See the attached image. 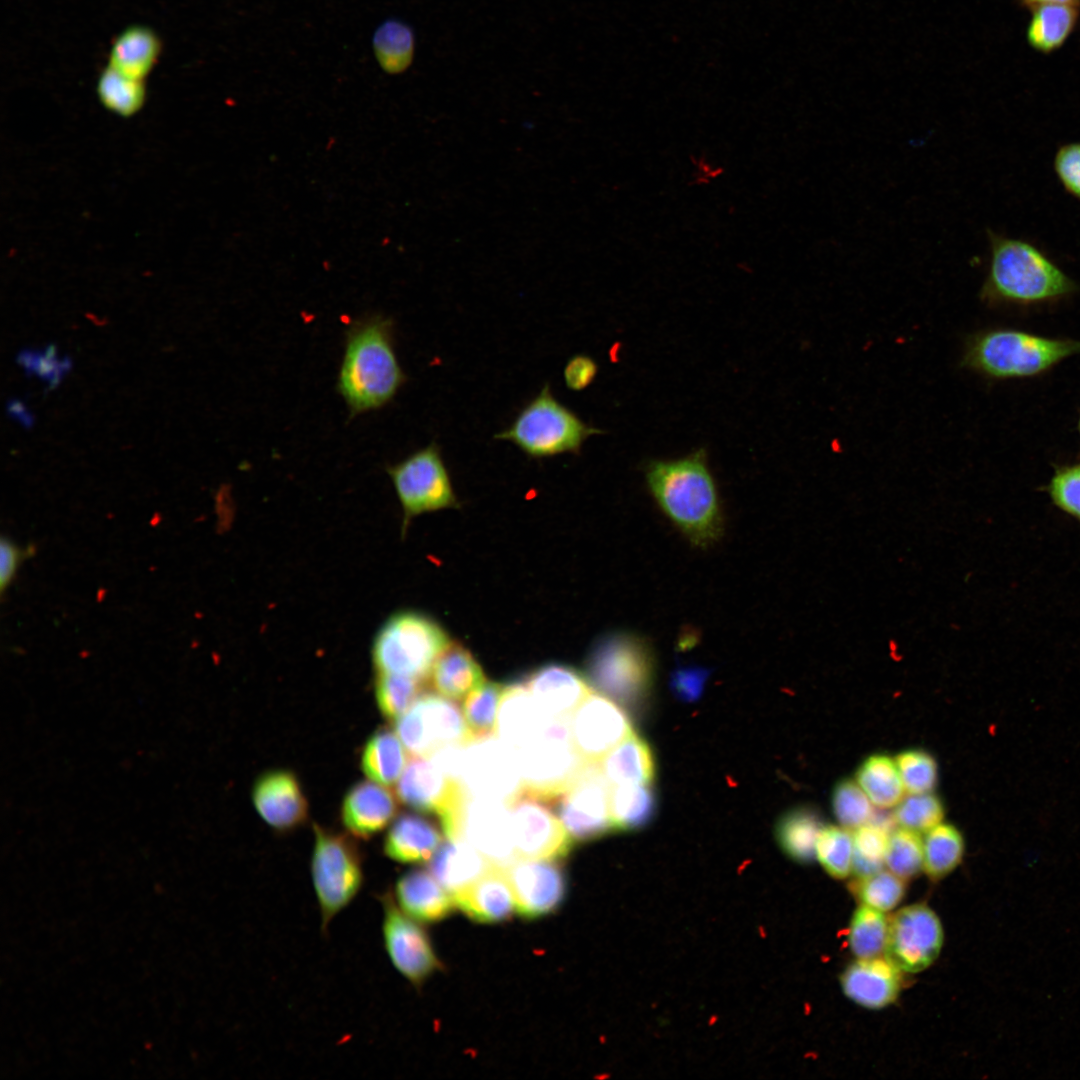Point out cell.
Instances as JSON below:
<instances>
[{"instance_id": "obj_1", "label": "cell", "mask_w": 1080, "mask_h": 1080, "mask_svg": "<svg viewBox=\"0 0 1080 1080\" xmlns=\"http://www.w3.org/2000/svg\"><path fill=\"white\" fill-rule=\"evenodd\" d=\"M406 381L395 352L393 320L382 314L354 320L346 331L337 381L350 416L387 405Z\"/></svg>"}, {"instance_id": "obj_2", "label": "cell", "mask_w": 1080, "mask_h": 1080, "mask_svg": "<svg viewBox=\"0 0 1080 1080\" xmlns=\"http://www.w3.org/2000/svg\"><path fill=\"white\" fill-rule=\"evenodd\" d=\"M645 477L659 508L691 544L706 548L718 541L723 515L704 449L676 460H652Z\"/></svg>"}, {"instance_id": "obj_3", "label": "cell", "mask_w": 1080, "mask_h": 1080, "mask_svg": "<svg viewBox=\"0 0 1080 1080\" xmlns=\"http://www.w3.org/2000/svg\"><path fill=\"white\" fill-rule=\"evenodd\" d=\"M990 261L980 298L986 304L1032 307L1063 301L1078 284L1033 244L988 232Z\"/></svg>"}, {"instance_id": "obj_4", "label": "cell", "mask_w": 1080, "mask_h": 1080, "mask_svg": "<svg viewBox=\"0 0 1080 1080\" xmlns=\"http://www.w3.org/2000/svg\"><path fill=\"white\" fill-rule=\"evenodd\" d=\"M1078 354L1077 339L996 327L969 336L961 361L963 367L990 379H1025L1045 374Z\"/></svg>"}, {"instance_id": "obj_5", "label": "cell", "mask_w": 1080, "mask_h": 1080, "mask_svg": "<svg viewBox=\"0 0 1080 1080\" xmlns=\"http://www.w3.org/2000/svg\"><path fill=\"white\" fill-rule=\"evenodd\" d=\"M602 433L558 401L545 383L494 439L509 441L528 457L542 459L563 453L579 454L586 439Z\"/></svg>"}, {"instance_id": "obj_6", "label": "cell", "mask_w": 1080, "mask_h": 1080, "mask_svg": "<svg viewBox=\"0 0 1080 1080\" xmlns=\"http://www.w3.org/2000/svg\"><path fill=\"white\" fill-rule=\"evenodd\" d=\"M450 643L446 631L431 617L417 611H399L378 629L371 649L372 661L377 673L425 680Z\"/></svg>"}, {"instance_id": "obj_7", "label": "cell", "mask_w": 1080, "mask_h": 1080, "mask_svg": "<svg viewBox=\"0 0 1080 1080\" xmlns=\"http://www.w3.org/2000/svg\"><path fill=\"white\" fill-rule=\"evenodd\" d=\"M585 677L597 692L623 706L637 707L652 688V652L646 641L635 634H608L588 656Z\"/></svg>"}, {"instance_id": "obj_8", "label": "cell", "mask_w": 1080, "mask_h": 1080, "mask_svg": "<svg viewBox=\"0 0 1080 1080\" xmlns=\"http://www.w3.org/2000/svg\"><path fill=\"white\" fill-rule=\"evenodd\" d=\"M514 752L522 777L521 793L550 804L568 788L586 763L572 743L569 719H553L544 733Z\"/></svg>"}, {"instance_id": "obj_9", "label": "cell", "mask_w": 1080, "mask_h": 1080, "mask_svg": "<svg viewBox=\"0 0 1080 1080\" xmlns=\"http://www.w3.org/2000/svg\"><path fill=\"white\" fill-rule=\"evenodd\" d=\"M314 891L321 913V929L358 895L364 882L362 859L357 846L342 834L315 826L311 862Z\"/></svg>"}, {"instance_id": "obj_10", "label": "cell", "mask_w": 1080, "mask_h": 1080, "mask_svg": "<svg viewBox=\"0 0 1080 1080\" xmlns=\"http://www.w3.org/2000/svg\"><path fill=\"white\" fill-rule=\"evenodd\" d=\"M448 839H461L492 865L506 868L517 860L511 810L508 803L477 797L466 790L441 822Z\"/></svg>"}, {"instance_id": "obj_11", "label": "cell", "mask_w": 1080, "mask_h": 1080, "mask_svg": "<svg viewBox=\"0 0 1080 1080\" xmlns=\"http://www.w3.org/2000/svg\"><path fill=\"white\" fill-rule=\"evenodd\" d=\"M403 508L402 529L425 512L458 507L449 472L435 441L387 467Z\"/></svg>"}, {"instance_id": "obj_12", "label": "cell", "mask_w": 1080, "mask_h": 1080, "mask_svg": "<svg viewBox=\"0 0 1080 1080\" xmlns=\"http://www.w3.org/2000/svg\"><path fill=\"white\" fill-rule=\"evenodd\" d=\"M609 786L600 762H586L551 804L573 841L588 842L615 832Z\"/></svg>"}, {"instance_id": "obj_13", "label": "cell", "mask_w": 1080, "mask_h": 1080, "mask_svg": "<svg viewBox=\"0 0 1080 1080\" xmlns=\"http://www.w3.org/2000/svg\"><path fill=\"white\" fill-rule=\"evenodd\" d=\"M460 783L471 795L509 805L523 789L514 750L494 736L466 744Z\"/></svg>"}, {"instance_id": "obj_14", "label": "cell", "mask_w": 1080, "mask_h": 1080, "mask_svg": "<svg viewBox=\"0 0 1080 1080\" xmlns=\"http://www.w3.org/2000/svg\"><path fill=\"white\" fill-rule=\"evenodd\" d=\"M395 729L406 750L414 756L428 757L443 745L467 744L473 740L458 706L431 693L420 695L397 719Z\"/></svg>"}, {"instance_id": "obj_15", "label": "cell", "mask_w": 1080, "mask_h": 1080, "mask_svg": "<svg viewBox=\"0 0 1080 1080\" xmlns=\"http://www.w3.org/2000/svg\"><path fill=\"white\" fill-rule=\"evenodd\" d=\"M943 940L937 914L922 903L908 905L889 917L884 955L903 972L918 973L935 962Z\"/></svg>"}, {"instance_id": "obj_16", "label": "cell", "mask_w": 1080, "mask_h": 1080, "mask_svg": "<svg viewBox=\"0 0 1080 1080\" xmlns=\"http://www.w3.org/2000/svg\"><path fill=\"white\" fill-rule=\"evenodd\" d=\"M383 908L382 935L393 966L409 982L420 986L440 968L428 934L405 914L390 893L378 896Z\"/></svg>"}, {"instance_id": "obj_17", "label": "cell", "mask_w": 1080, "mask_h": 1080, "mask_svg": "<svg viewBox=\"0 0 1080 1080\" xmlns=\"http://www.w3.org/2000/svg\"><path fill=\"white\" fill-rule=\"evenodd\" d=\"M509 806L517 859L558 860L569 854L574 841L549 802L521 793Z\"/></svg>"}, {"instance_id": "obj_18", "label": "cell", "mask_w": 1080, "mask_h": 1080, "mask_svg": "<svg viewBox=\"0 0 1080 1080\" xmlns=\"http://www.w3.org/2000/svg\"><path fill=\"white\" fill-rule=\"evenodd\" d=\"M569 727L574 748L585 762H600L634 731L618 703L595 690L572 713Z\"/></svg>"}, {"instance_id": "obj_19", "label": "cell", "mask_w": 1080, "mask_h": 1080, "mask_svg": "<svg viewBox=\"0 0 1080 1080\" xmlns=\"http://www.w3.org/2000/svg\"><path fill=\"white\" fill-rule=\"evenodd\" d=\"M511 884L516 911L537 918L556 910L566 893L563 868L551 859H517L504 868Z\"/></svg>"}, {"instance_id": "obj_20", "label": "cell", "mask_w": 1080, "mask_h": 1080, "mask_svg": "<svg viewBox=\"0 0 1080 1080\" xmlns=\"http://www.w3.org/2000/svg\"><path fill=\"white\" fill-rule=\"evenodd\" d=\"M902 970L885 955L857 959L841 974L843 993L867 1009H882L892 1004L902 989Z\"/></svg>"}, {"instance_id": "obj_21", "label": "cell", "mask_w": 1080, "mask_h": 1080, "mask_svg": "<svg viewBox=\"0 0 1080 1080\" xmlns=\"http://www.w3.org/2000/svg\"><path fill=\"white\" fill-rule=\"evenodd\" d=\"M523 683L544 712L555 719H570L593 691L585 676L564 664L541 666Z\"/></svg>"}, {"instance_id": "obj_22", "label": "cell", "mask_w": 1080, "mask_h": 1080, "mask_svg": "<svg viewBox=\"0 0 1080 1080\" xmlns=\"http://www.w3.org/2000/svg\"><path fill=\"white\" fill-rule=\"evenodd\" d=\"M252 799L259 815L278 830L302 824L308 804L295 775L286 770L270 771L256 781Z\"/></svg>"}, {"instance_id": "obj_23", "label": "cell", "mask_w": 1080, "mask_h": 1080, "mask_svg": "<svg viewBox=\"0 0 1080 1080\" xmlns=\"http://www.w3.org/2000/svg\"><path fill=\"white\" fill-rule=\"evenodd\" d=\"M553 719L539 706L523 681L504 686L496 733L513 750L544 733Z\"/></svg>"}, {"instance_id": "obj_24", "label": "cell", "mask_w": 1080, "mask_h": 1080, "mask_svg": "<svg viewBox=\"0 0 1080 1080\" xmlns=\"http://www.w3.org/2000/svg\"><path fill=\"white\" fill-rule=\"evenodd\" d=\"M461 787L460 783L448 779L429 758L415 756L402 773L397 796L409 808L439 817Z\"/></svg>"}, {"instance_id": "obj_25", "label": "cell", "mask_w": 1080, "mask_h": 1080, "mask_svg": "<svg viewBox=\"0 0 1080 1080\" xmlns=\"http://www.w3.org/2000/svg\"><path fill=\"white\" fill-rule=\"evenodd\" d=\"M396 812V799L388 789L363 781L354 785L346 794L342 806V820L352 835L368 839L383 830Z\"/></svg>"}, {"instance_id": "obj_26", "label": "cell", "mask_w": 1080, "mask_h": 1080, "mask_svg": "<svg viewBox=\"0 0 1080 1080\" xmlns=\"http://www.w3.org/2000/svg\"><path fill=\"white\" fill-rule=\"evenodd\" d=\"M453 898L458 909L480 923L506 920L516 910L514 893L505 870L496 866L453 895Z\"/></svg>"}, {"instance_id": "obj_27", "label": "cell", "mask_w": 1080, "mask_h": 1080, "mask_svg": "<svg viewBox=\"0 0 1080 1080\" xmlns=\"http://www.w3.org/2000/svg\"><path fill=\"white\" fill-rule=\"evenodd\" d=\"M394 899L405 914L425 923L446 918L456 907L452 894L423 870L402 875L396 882Z\"/></svg>"}, {"instance_id": "obj_28", "label": "cell", "mask_w": 1080, "mask_h": 1080, "mask_svg": "<svg viewBox=\"0 0 1080 1080\" xmlns=\"http://www.w3.org/2000/svg\"><path fill=\"white\" fill-rule=\"evenodd\" d=\"M493 867L478 850L461 839L447 838L429 860L430 873L452 896Z\"/></svg>"}, {"instance_id": "obj_29", "label": "cell", "mask_w": 1080, "mask_h": 1080, "mask_svg": "<svg viewBox=\"0 0 1080 1080\" xmlns=\"http://www.w3.org/2000/svg\"><path fill=\"white\" fill-rule=\"evenodd\" d=\"M441 842L440 830L431 820L406 813L400 815L390 827L384 842V853L400 863H423L431 859Z\"/></svg>"}, {"instance_id": "obj_30", "label": "cell", "mask_w": 1080, "mask_h": 1080, "mask_svg": "<svg viewBox=\"0 0 1080 1080\" xmlns=\"http://www.w3.org/2000/svg\"><path fill=\"white\" fill-rule=\"evenodd\" d=\"M429 676L432 688L452 700L463 699L486 681L472 653L452 642L436 659Z\"/></svg>"}, {"instance_id": "obj_31", "label": "cell", "mask_w": 1080, "mask_h": 1080, "mask_svg": "<svg viewBox=\"0 0 1080 1080\" xmlns=\"http://www.w3.org/2000/svg\"><path fill=\"white\" fill-rule=\"evenodd\" d=\"M161 42L149 27L132 25L114 39L108 65L121 74L144 80L157 63Z\"/></svg>"}, {"instance_id": "obj_32", "label": "cell", "mask_w": 1080, "mask_h": 1080, "mask_svg": "<svg viewBox=\"0 0 1080 1080\" xmlns=\"http://www.w3.org/2000/svg\"><path fill=\"white\" fill-rule=\"evenodd\" d=\"M611 785L652 784L655 778V759L645 739L635 731L612 748L600 761Z\"/></svg>"}, {"instance_id": "obj_33", "label": "cell", "mask_w": 1080, "mask_h": 1080, "mask_svg": "<svg viewBox=\"0 0 1080 1080\" xmlns=\"http://www.w3.org/2000/svg\"><path fill=\"white\" fill-rule=\"evenodd\" d=\"M372 50L379 67L389 75L406 72L416 51L413 27L398 17L383 20L372 35Z\"/></svg>"}, {"instance_id": "obj_34", "label": "cell", "mask_w": 1080, "mask_h": 1080, "mask_svg": "<svg viewBox=\"0 0 1080 1080\" xmlns=\"http://www.w3.org/2000/svg\"><path fill=\"white\" fill-rule=\"evenodd\" d=\"M855 781L879 809L893 808L905 797L906 790L895 759L885 753L866 757L856 769Z\"/></svg>"}, {"instance_id": "obj_35", "label": "cell", "mask_w": 1080, "mask_h": 1080, "mask_svg": "<svg viewBox=\"0 0 1080 1080\" xmlns=\"http://www.w3.org/2000/svg\"><path fill=\"white\" fill-rule=\"evenodd\" d=\"M823 826L816 808L799 806L785 812L776 826V838L784 853L792 860L807 864L815 858L817 835Z\"/></svg>"}, {"instance_id": "obj_36", "label": "cell", "mask_w": 1080, "mask_h": 1080, "mask_svg": "<svg viewBox=\"0 0 1080 1080\" xmlns=\"http://www.w3.org/2000/svg\"><path fill=\"white\" fill-rule=\"evenodd\" d=\"M1079 8L1056 3L1032 8V18L1026 33L1030 46L1043 53L1060 48L1077 25Z\"/></svg>"}, {"instance_id": "obj_37", "label": "cell", "mask_w": 1080, "mask_h": 1080, "mask_svg": "<svg viewBox=\"0 0 1080 1080\" xmlns=\"http://www.w3.org/2000/svg\"><path fill=\"white\" fill-rule=\"evenodd\" d=\"M399 736L387 729L376 731L367 741L362 757L361 768L372 781L381 785L392 786L401 775L407 755Z\"/></svg>"}, {"instance_id": "obj_38", "label": "cell", "mask_w": 1080, "mask_h": 1080, "mask_svg": "<svg viewBox=\"0 0 1080 1080\" xmlns=\"http://www.w3.org/2000/svg\"><path fill=\"white\" fill-rule=\"evenodd\" d=\"M656 808L657 799L652 784H617L611 789L610 811L615 832L643 828L653 819Z\"/></svg>"}, {"instance_id": "obj_39", "label": "cell", "mask_w": 1080, "mask_h": 1080, "mask_svg": "<svg viewBox=\"0 0 1080 1080\" xmlns=\"http://www.w3.org/2000/svg\"><path fill=\"white\" fill-rule=\"evenodd\" d=\"M965 841L962 832L951 823H940L923 838V872L933 881L954 871L962 862Z\"/></svg>"}, {"instance_id": "obj_40", "label": "cell", "mask_w": 1080, "mask_h": 1080, "mask_svg": "<svg viewBox=\"0 0 1080 1080\" xmlns=\"http://www.w3.org/2000/svg\"><path fill=\"white\" fill-rule=\"evenodd\" d=\"M888 921L884 912L861 905L853 913L848 928V944L857 959L884 955Z\"/></svg>"}, {"instance_id": "obj_41", "label": "cell", "mask_w": 1080, "mask_h": 1080, "mask_svg": "<svg viewBox=\"0 0 1080 1080\" xmlns=\"http://www.w3.org/2000/svg\"><path fill=\"white\" fill-rule=\"evenodd\" d=\"M96 91L105 108L123 117L137 113L146 97L144 80L125 76L109 65L100 73Z\"/></svg>"}, {"instance_id": "obj_42", "label": "cell", "mask_w": 1080, "mask_h": 1080, "mask_svg": "<svg viewBox=\"0 0 1080 1080\" xmlns=\"http://www.w3.org/2000/svg\"><path fill=\"white\" fill-rule=\"evenodd\" d=\"M849 891L861 904L881 912L893 910L903 899L906 881L884 868L863 877H854Z\"/></svg>"}, {"instance_id": "obj_43", "label": "cell", "mask_w": 1080, "mask_h": 1080, "mask_svg": "<svg viewBox=\"0 0 1080 1080\" xmlns=\"http://www.w3.org/2000/svg\"><path fill=\"white\" fill-rule=\"evenodd\" d=\"M815 856L832 878H847L852 874V834L840 825L823 824L817 835Z\"/></svg>"}, {"instance_id": "obj_44", "label": "cell", "mask_w": 1080, "mask_h": 1080, "mask_svg": "<svg viewBox=\"0 0 1080 1080\" xmlns=\"http://www.w3.org/2000/svg\"><path fill=\"white\" fill-rule=\"evenodd\" d=\"M503 690L504 685L485 681L465 697L463 717L473 740L493 735Z\"/></svg>"}, {"instance_id": "obj_45", "label": "cell", "mask_w": 1080, "mask_h": 1080, "mask_svg": "<svg viewBox=\"0 0 1080 1080\" xmlns=\"http://www.w3.org/2000/svg\"><path fill=\"white\" fill-rule=\"evenodd\" d=\"M884 862L905 881L916 877L923 871V838L916 831L896 827L889 834Z\"/></svg>"}, {"instance_id": "obj_46", "label": "cell", "mask_w": 1080, "mask_h": 1080, "mask_svg": "<svg viewBox=\"0 0 1080 1080\" xmlns=\"http://www.w3.org/2000/svg\"><path fill=\"white\" fill-rule=\"evenodd\" d=\"M831 805L839 825L848 830H854L870 822L876 812L873 803L862 788L850 778H843L835 784Z\"/></svg>"}, {"instance_id": "obj_47", "label": "cell", "mask_w": 1080, "mask_h": 1080, "mask_svg": "<svg viewBox=\"0 0 1080 1080\" xmlns=\"http://www.w3.org/2000/svg\"><path fill=\"white\" fill-rule=\"evenodd\" d=\"M890 833L874 822H868L854 829L852 833V874L854 877L867 876L884 868Z\"/></svg>"}, {"instance_id": "obj_48", "label": "cell", "mask_w": 1080, "mask_h": 1080, "mask_svg": "<svg viewBox=\"0 0 1080 1080\" xmlns=\"http://www.w3.org/2000/svg\"><path fill=\"white\" fill-rule=\"evenodd\" d=\"M422 680L389 673H377L375 695L378 708L389 720H397L421 695Z\"/></svg>"}, {"instance_id": "obj_49", "label": "cell", "mask_w": 1080, "mask_h": 1080, "mask_svg": "<svg viewBox=\"0 0 1080 1080\" xmlns=\"http://www.w3.org/2000/svg\"><path fill=\"white\" fill-rule=\"evenodd\" d=\"M892 813L898 827L920 833L942 822L945 807L942 799L933 792L909 794L895 806Z\"/></svg>"}, {"instance_id": "obj_50", "label": "cell", "mask_w": 1080, "mask_h": 1080, "mask_svg": "<svg viewBox=\"0 0 1080 1080\" xmlns=\"http://www.w3.org/2000/svg\"><path fill=\"white\" fill-rule=\"evenodd\" d=\"M894 759L908 794L934 791L938 783V764L929 751L909 748L900 751Z\"/></svg>"}, {"instance_id": "obj_51", "label": "cell", "mask_w": 1080, "mask_h": 1080, "mask_svg": "<svg viewBox=\"0 0 1080 1080\" xmlns=\"http://www.w3.org/2000/svg\"><path fill=\"white\" fill-rule=\"evenodd\" d=\"M1045 489L1059 510L1080 522V462L1057 466Z\"/></svg>"}, {"instance_id": "obj_52", "label": "cell", "mask_w": 1080, "mask_h": 1080, "mask_svg": "<svg viewBox=\"0 0 1080 1080\" xmlns=\"http://www.w3.org/2000/svg\"><path fill=\"white\" fill-rule=\"evenodd\" d=\"M1053 166L1066 192L1080 200V142L1060 146L1055 154Z\"/></svg>"}, {"instance_id": "obj_53", "label": "cell", "mask_w": 1080, "mask_h": 1080, "mask_svg": "<svg viewBox=\"0 0 1080 1080\" xmlns=\"http://www.w3.org/2000/svg\"><path fill=\"white\" fill-rule=\"evenodd\" d=\"M708 675L709 672L704 668H679L672 675V691L680 700L693 702L702 694Z\"/></svg>"}, {"instance_id": "obj_54", "label": "cell", "mask_w": 1080, "mask_h": 1080, "mask_svg": "<svg viewBox=\"0 0 1080 1080\" xmlns=\"http://www.w3.org/2000/svg\"><path fill=\"white\" fill-rule=\"evenodd\" d=\"M34 545L22 549L9 538L2 537L0 541V588L3 594L15 577L17 568L22 560L35 553Z\"/></svg>"}, {"instance_id": "obj_55", "label": "cell", "mask_w": 1080, "mask_h": 1080, "mask_svg": "<svg viewBox=\"0 0 1080 1080\" xmlns=\"http://www.w3.org/2000/svg\"><path fill=\"white\" fill-rule=\"evenodd\" d=\"M598 373V365L587 355L578 354L571 357L563 371L566 386L572 391H581L587 388Z\"/></svg>"}, {"instance_id": "obj_56", "label": "cell", "mask_w": 1080, "mask_h": 1080, "mask_svg": "<svg viewBox=\"0 0 1080 1080\" xmlns=\"http://www.w3.org/2000/svg\"><path fill=\"white\" fill-rule=\"evenodd\" d=\"M7 413L10 417L18 420L27 429L31 428L34 423L32 414L27 411L23 402L19 399H11L8 401Z\"/></svg>"}, {"instance_id": "obj_57", "label": "cell", "mask_w": 1080, "mask_h": 1080, "mask_svg": "<svg viewBox=\"0 0 1080 1080\" xmlns=\"http://www.w3.org/2000/svg\"><path fill=\"white\" fill-rule=\"evenodd\" d=\"M35 358L36 351L29 349L21 351L17 356V362L25 369L27 375L33 372Z\"/></svg>"}, {"instance_id": "obj_58", "label": "cell", "mask_w": 1080, "mask_h": 1080, "mask_svg": "<svg viewBox=\"0 0 1080 1080\" xmlns=\"http://www.w3.org/2000/svg\"><path fill=\"white\" fill-rule=\"evenodd\" d=\"M1020 1L1022 2V4L1024 6L1029 7L1031 9L1036 7V6L1042 5V4H1050V3L1068 4V5H1074V6H1079L1080 7V0H1020Z\"/></svg>"}, {"instance_id": "obj_59", "label": "cell", "mask_w": 1080, "mask_h": 1080, "mask_svg": "<svg viewBox=\"0 0 1080 1080\" xmlns=\"http://www.w3.org/2000/svg\"><path fill=\"white\" fill-rule=\"evenodd\" d=\"M1078 432H1079V435H1080V416H1079V420H1078Z\"/></svg>"}]
</instances>
